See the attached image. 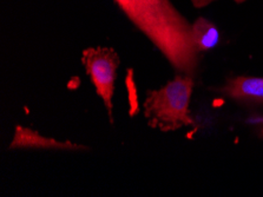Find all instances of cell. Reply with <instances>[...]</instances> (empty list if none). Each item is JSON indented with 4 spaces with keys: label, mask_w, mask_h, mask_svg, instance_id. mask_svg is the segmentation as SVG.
Masks as SVG:
<instances>
[{
    "label": "cell",
    "mask_w": 263,
    "mask_h": 197,
    "mask_svg": "<svg viewBox=\"0 0 263 197\" xmlns=\"http://www.w3.org/2000/svg\"><path fill=\"white\" fill-rule=\"evenodd\" d=\"M194 85L193 76L177 74L161 89L147 91L143 104L147 126L162 132L191 126L189 105Z\"/></svg>",
    "instance_id": "7a4b0ae2"
},
{
    "label": "cell",
    "mask_w": 263,
    "mask_h": 197,
    "mask_svg": "<svg viewBox=\"0 0 263 197\" xmlns=\"http://www.w3.org/2000/svg\"><path fill=\"white\" fill-rule=\"evenodd\" d=\"M193 40L198 53H202L217 46L220 42V32L214 23L200 17L193 24Z\"/></svg>",
    "instance_id": "8992f818"
},
{
    "label": "cell",
    "mask_w": 263,
    "mask_h": 197,
    "mask_svg": "<svg viewBox=\"0 0 263 197\" xmlns=\"http://www.w3.org/2000/svg\"><path fill=\"white\" fill-rule=\"evenodd\" d=\"M82 63L85 66L86 74L90 76L96 92L104 103L110 120L114 122L115 80L121 64L117 52L110 47H89L83 51Z\"/></svg>",
    "instance_id": "3957f363"
},
{
    "label": "cell",
    "mask_w": 263,
    "mask_h": 197,
    "mask_svg": "<svg viewBox=\"0 0 263 197\" xmlns=\"http://www.w3.org/2000/svg\"><path fill=\"white\" fill-rule=\"evenodd\" d=\"M10 149H46V150H83L84 147L71 143L69 140H61L43 137L37 131L29 128L17 127L14 137L10 144Z\"/></svg>",
    "instance_id": "5b68a950"
},
{
    "label": "cell",
    "mask_w": 263,
    "mask_h": 197,
    "mask_svg": "<svg viewBox=\"0 0 263 197\" xmlns=\"http://www.w3.org/2000/svg\"><path fill=\"white\" fill-rule=\"evenodd\" d=\"M222 92L227 97L238 103L262 104L263 103V78L238 76L230 79Z\"/></svg>",
    "instance_id": "277c9868"
},
{
    "label": "cell",
    "mask_w": 263,
    "mask_h": 197,
    "mask_svg": "<svg viewBox=\"0 0 263 197\" xmlns=\"http://www.w3.org/2000/svg\"><path fill=\"white\" fill-rule=\"evenodd\" d=\"M115 2L177 74L195 75L200 53L194 45L193 24L183 17L170 0Z\"/></svg>",
    "instance_id": "6da1fadb"
},
{
    "label": "cell",
    "mask_w": 263,
    "mask_h": 197,
    "mask_svg": "<svg viewBox=\"0 0 263 197\" xmlns=\"http://www.w3.org/2000/svg\"><path fill=\"white\" fill-rule=\"evenodd\" d=\"M215 2H218V0H191V3H193L194 7H196V9H202V7H206V6H209L210 4H213ZM233 2L237 3V4H242V3H246L247 0H233Z\"/></svg>",
    "instance_id": "52a82bcc"
}]
</instances>
